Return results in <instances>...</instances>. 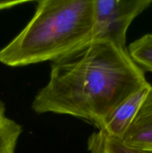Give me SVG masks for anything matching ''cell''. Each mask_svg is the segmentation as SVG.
Returning <instances> with one entry per match:
<instances>
[{"mask_svg": "<svg viewBox=\"0 0 152 153\" xmlns=\"http://www.w3.org/2000/svg\"><path fill=\"white\" fill-rule=\"evenodd\" d=\"M87 146L90 153H152L131 147L121 140L107 137L100 131L89 136Z\"/></svg>", "mask_w": 152, "mask_h": 153, "instance_id": "cell-7", "label": "cell"}, {"mask_svg": "<svg viewBox=\"0 0 152 153\" xmlns=\"http://www.w3.org/2000/svg\"><path fill=\"white\" fill-rule=\"evenodd\" d=\"M93 0H41L23 29L0 50L10 67L53 61L91 41Z\"/></svg>", "mask_w": 152, "mask_h": 153, "instance_id": "cell-2", "label": "cell"}, {"mask_svg": "<svg viewBox=\"0 0 152 153\" xmlns=\"http://www.w3.org/2000/svg\"><path fill=\"white\" fill-rule=\"evenodd\" d=\"M22 126L6 114V107L0 99V153H15Z\"/></svg>", "mask_w": 152, "mask_h": 153, "instance_id": "cell-6", "label": "cell"}, {"mask_svg": "<svg viewBox=\"0 0 152 153\" xmlns=\"http://www.w3.org/2000/svg\"><path fill=\"white\" fill-rule=\"evenodd\" d=\"M25 2L27 1H0V10L11 8Z\"/></svg>", "mask_w": 152, "mask_h": 153, "instance_id": "cell-9", "label": "cell"}, {"mask_svg": "<svg viewBox=\"0 0 152 153\" xmlns=\"http://www.w3.org/2000/svg\"><path fill=\"white\" fill-rule=\"evenodd\" d=\"M151 4L152 0H93L91 41L106 40L125 49L131 22Z\"/></svg>", "mask_w": 152, "mask_h": 153, "instance_id": "cell-3", "label": "cell"}, {"mask_svg": "<svg viewBox=\"0 0 152 153\" xmlns=\"http://www.w3.org/2000/svg\"><path fill=\"white\" fill-rule=\"evenodd\" d=\"M152 86L148 82L117 106L107 118L95 126L107 137L122 140Z\"/></svg>", "mask_w": 152, "mask_h": 153, "instance_id": "cell-4", "label": "cell"}, {"mask_svg": "<svg viewBox=\"0 0 152 153\" xmlns=\"http://www.w3.org/2000/svg\"><path fill=\"white\" fill-rule=\"evenodd\" d=\"M121 141L131 147L152 152V89Z\"/></svg>", "mask_w": 152, "mask_h": 153, "instance_id": "cell-5", "label": "cell"}, {"mask_svg": "<svg viewBox=\"0 0 152 153\" xmlns=\"http://www.w3.org/2000/svg\"><path fill=\"white\" fill-rule=\"evenodd\" d=\"M147 82L127 48L94 40L52 62L49 82L31 109L69 115L95 126Z\"/></svg>", "mask_w": 152, "mask_h": 153, "instance_id": "cell-1", "label": "cell"}, {"mask_svg": "<svg viewBox=\"0 0 152 153\" xmlns=\"http://www.w3.org/2000/svg\"><path fill=\"white\" fill-rule=\"evenodd\" d=\"M127 49L131 59L140 69L152 73V33L134 40Z\"/></svg>", "mask_w": 152, "mask_h": 153, "instance_id": "cell-8", "label": "cell"}]
</instances>
